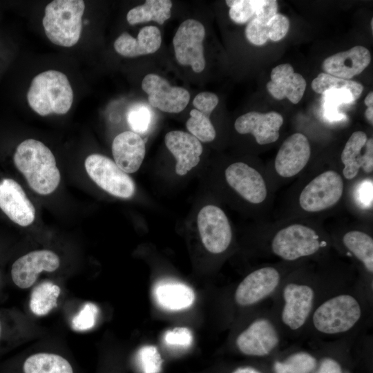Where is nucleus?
I'll use <instances>...</instances> for the list:
<instances>
[{
  "label": "nucleus",
  "mask_w": 373,
  "mask_h": 373,
  "mask_svg": "<svg viewBox=\"0 0 373 373\" xmlns=\"http://www.w3.org/2000/svg\"><path fill=\"white\" fill-rule=\"evenodd\" d=\"M137 360L144 373H156L160 370L162 359L154 345H144L137 352Z\"/></svg>",
  "instance_id": "36"
},
{
  "label": "nucleus",
  "mask_w": 373,
  "mask_h": 373,
  "mask_svg": "<svg viewBox=\"0 0 373 373\" xmlns=\"http://www.w3.org/2000/svg\"><path fill=\"white\" fill-rule=\"evenodd\" d=\"M367 140V135L361 131L354 132L347 141L341 153V161L344 164L343 173L347 180L354 179L361 168L363 154L361 152Z\"/></svg>",
  "instance_id": "27"
},
{
  "label": "nucleus",
  "mask_w": 373,
  "mask_h": 373,
  "mask_svg": "<svg viewBox=\"0 0 373 373\" xmlns=\"http://www.w3.org/2000/svg\"><path fill=\"white\" fill-rule=\"evenodd\" d=\"M198 227L201 240L209 252L220 254L229 246L231 228L220 208L214 205L202 207L198 215Z\"/></svg>",
  "instance_id": "9"
},
{
  "label": "nucleus",
  "mask_w": 373,
  "mask_h": 373,
  "mask_svg": "<svg viewBox=\"0 0 373 373\" xmlns=\"http://www.w3.org/2000/svg\"><path fill=\"white\" fill-rule=\"evenodd\" d=\"M219 102L218 96L210 92H202L198 94L193 100L195 109L204 114L210 115Z\"/></svg>",
  "instance_id": "42"
},
{
  "label": "nucleus",
  "mask_w": 373,
  "mask_h": 373,
  "mask_svg": "<svg viewBox=\"0 0 373 373\" xmlns=\"http://www.w3.org/2000/svg\"><path fill=\"white\" fill-rule=\"evenodd\" d=\"M314 373H343L339 363L334 359L326 358L321 361Z\"/></svg>",
  "instance_id": "45"
},
{
  "label": "nucleus",
  "mask_w": 373,
  "mask_h": 373,
  "mask_svg": "<svg viewBox=\"0 0 373 373\" xmlns=\"http://www.w3.org/2000/svg\"><path fill=\"white\" fill-rule=\"evenodd\" d=\"M267 25L269 39L272 41H278L288 32L289 21L284 15L277 13L269 20Z\"/></svg>",
  "instance_id": "41"
},
{
  "label": "nucleus",
  "mask_w": 373,
  "mask_h": 373,
  "mask_svg": "<svg viewBox=\"0 0 373 373\" xmlns=\"http://www.w3.org/2000/svg\"><path fill=\"white\" fill-rule=\"evenodd\" d=\"M60 265L59 256L48 249L35 250L19 258L12 265L14 283L21 289L32 287L42 271L52 272Z\"/></svg>",
  "instance_id": "11"
},
{
  "label": "nucleus",
  "mask_w": 373,
  "mask_h": 373,
  "mask_svg": "<svg viewBox=\"0 0 373 373\" xmlns=\"http://www.w3.org/2000/svg\"><path fill=\"white\" fill-rule=\"evenodd\" d=\"M190 116L186 123V127L191 134L200 142H209L213 141L216 133L209 116L195 108L190 111Z\"/></svg>",
  "instance_id": "32"
},
{
  "label": "nucleus",
  "mask_w": 373,
  "mask_h": 373,
  "mask_svg": "<svg viewBox=\"0 0 373 373\" xmlns=\"http://www.w3.org/2000/svg\"><path fill=\"white\" fill-rule=\"evenodd\" d=\"M127 122L133 132L137 134L146 133L152 121V113L149 106L136 104L129 108L126 114Z\"/></svg>",
  "instance_id": "34"
},
{
  "label": "nucleus",
  "mask_w": 373,
  "mask_h": 373,
  "mask_svg": "<svg viewBox=\"0 0 373 373\" xmlns=\"http://www.w3.org/2000/svg\"><path fill=\"white\" fill-rule=\"evenodd\" d=\"M98 314L97 305L92 303H86L72 321V327L76 331H84L92 328L96 322Z\"/></svg>",
  "instance_id": "37"
},
{
  "label": "nucleus",
  "mask_w": 373,
  "mask_h": 373,
  "mask_svg": "<svg viewBox=\"0 0 373 373\" xmlns=\"http://www.w3.org/2000/svg\"><path fill=\"white\" fill-rule=\"evenodd\" d=\"M361 315L357 300L347 294L333 297L321 304L313 315V323L319 332L335 334L352 329Z\"/></svg>",
  "instance_id": "4"
},
{
  "label": "nucleus",
  "mask_w": 373,
  "mask_h": 373,
  "mask_svg": "<svg viewBox=\"0 0 373 373\" xmlns=\"http://www.w3.org/2000/svg\"><path fill=\"white\" fill-rule=\"evenodd\" d=\"M280 281V274L274 267H267L247 275L238 286L235 300L241 306L254 305L271 294Z\"/></svg>",
  "instance_id": "14"
},
{
  "label": "nucleus",
  "mask_w": 373,
  "mask_h": 373,
  "mask_svg": "<svg viewBox=\"0 0 373 373\" xmlns=\"http://www.w3.org/2000/svg\"><path fill=\"white\" fill-rule=\"evenodd\" d=\"M229 185L240 196L253 204L262 202L267 197L265 182L255 169L244 162H235L225 170Z\"/></svg>",
  "instance_id": "13"
},
{
  "label": "nucleus",
  "mask_w": 373,
  "mask_h": 373,
  "mask_svg": "<svg viewBox=\"0 0 373 373\" xmlns=\"http://www.w3.org/2000/svg\"><path fill=\"white\" fill-rule=\"evenodd\" d=\"M324 116L329 121H340L346 115L339 112V106L354 102L352 93L346 89H332L323 95Z\"/></svg>",
  "instance_id": "31"
},
{
  "label": "nucleus",
  "mask_w": 373,
  "mask_h": 373,
  "mask_svg": "<svg viewBox=\"0 0 373 373\" xmlns=\"http://www.w3.org/2000/svg\"><path fill=\"white\" fill-rule=\"evenodd\" d=\"M30 107L38 115H64L73 102V91L66 75L48 70L36 75L27 93Z\"/></svg>",
  "instance_id": "2"
},
{
  "label": "nucleus",
  "mask_w": 373,
  "mask_h": 373,
  "mask_svg": "<svg viewBox=\"0 0 373 373\" xmlns=\"http://www.w3.org/2000/svg\"><path fill=\"white\" fill-rule=\"evenodd\" d=\"M260 0H227L230 19L239 24L245 23L255 16Z\"/></svg>",
  "instance_id": "35"
},
{
  "label": "nucleus",
  "mask_w": 373,
  "mask_h": 373,
  "mask_svg": "<svg viewBox=\"0 0 373 373\" xmlns=\"http://www.w3.org/2000/svg\"><path fill=\"white\" fill-rule=\"evenodd\" d=\"M164 142L177 160L175 172L178 175H186L200 162L202 146L191 134L182 131H172L166 134Z\"/></svg>",
  "instance_id": "19"
},
{
  "label": "nucleus",
  "mask_w": 373,
  "mask_h": 373,
  "mask_svg": "<svg viewBox=\"0 0 373 373\" xmlns=\"http://www.w3.org/2000/svg\"><path fill=\"white\" fill-rule=\"evenodd\" d=\"M283 123V117L277 112L251 111L238 117L234 127L240 134H252L258 144L264 145L278 140Z\"/></svg>",
  "instance_id": "17"
},
{
  "label": "nucleus",
  "mask_w": 373,
  "mask_h": 373,
  "mask_svg": "<svg viewBox=\"0 0 373 373\" xmlns=\"http://www.w3.org/2000/svg\"><path fill=\"white\" fill-rule=\"evenodd\" d=\"M364 103L367 107L373 106V92H370L365 97Z\"/></svg>",
  "instance_id": "48"
},
{
  "label": "nucleus",
  "mask_w": 373,
  "mask_h": 373,
  "mask_svg": "<svg viewBox=\"0 0 373 373\" xmlns=\"http://www.w3.org/2000/svg\"><path fill=\"white\" fill-rule=\"evenodd\" d=\"M283 298L282 321L290 329H297L304 325L311 312L314 290L308 285L289 283L284 288Z\"/></svg>",
  "instance_id": "18"
},
{
  "label": "nucleus",
  "mask_w": 373,
  "mask_h": 373,
  "mask_svg": "<svg viewBox=\"0 0 373 373\" xmlns=\"http://www.w3.org/2000/svg\"><path fill=\"white\" fill-rule=\"evenodd\" d=\"M60 287L51 282H44L37 285L32 290L30 299L31 312L39 316L48 314L57 305V298L60 294Z\"/></svg>",
  "instance_id": "28"
},
{
  "label": "nucleus",
  "mask_w": 373,
  "mask_h": 373,
  "mask_svg": "<svg viewBox=\"0 0 373 373\" xmlns=\"http://www.w3.org/2000/svg\"><path fill=\"white\" fill-rule=\"evenodd\" d=\"M85 10L82 0H55L45 8L42 19L44 32L55 45L72 47L80 39Z\"/></svg>",
  "instance_id": "3"
},
{
  "label": "nucleus",
  "mask_w": 373,
  "mask_h": 373,
  "mask_svg": "<svg viewBox=\"0 0 373 373\" xmlns=\"http://www.w3.org/2000/svg\"><path fill=\"white\" fill-rule=\"evenodd\" d=\"M112 153L119 168L126 173H135L140 169L145 156L144 141L133 131L122 132L113 141Z\"/></svg>",
  "instance_id": "22"
},
{
  "label": "nucleus",
  "mask_w": 373,
  "mask_h": 373,
  "mask_svg": "<svg viewBox=\"0 0 373 373\" xmlns=\"http://www.w3.org/2000/svg\"><path fill=\"white\" fill-rule=\"evenodd\" d=\"M365 150L361 168L365 173H371L373 170V140L369 138L365 144Z\"/></svg>",
  "instance_id": "44"
},
{
  "label": "nucleus",
  "mask_w": 373,
  "mask_h": 373,
  "mask_svg": "<svg viewBox=\"0 0 373 373\" xmlns=\"http://www.w3.org/2000/svg\"><path fill=\"white\" fill-rule=\"evenodd\" d=\"M311 149L307 137L296 133L288 137L282 144L275 159V169L283 178L298 174L307 164Z\"/></svg>",
  "instance_id": "16"
},
{
  "label": "nucleus",
  "mask_w": 373,
  "mask_h": 373,
  "mask_svg": "<svg viewBox=\"0 0 373 373\" xmlns=\"http://www.w3.org/2000/svg\"><path fill=\"white\" fill-rule=\"evenodd\" d=\"M365 117L367 120L371 124H373V106L367 107L365 111Z\"/></svg>",
  "instance_id": "47"
},
{
  "label": "nucleus",
  "mask_w": 373,
  "mask_h": 373,
  "mask_svg": "<svg viewBox=\"0 0 373 373\" xmlns=\"http://www.w3.org/2000/svg\"><path fill=\"white\" fill-rule=\"evenodd\" d=\"M162 37L160 30L153 26L143 27L137 39L126 32H122L115 41L116 52L126 57H135L155 52L160 47Z\"/></svg>",
  "instance_id": "23"
},
{
  "label": "nucleus",
  "mask_w": 373,
  "mask_h": 373,
  "mask_svg": "<svg viewBox=\"0 0 373 373\" xmlns=\"http://www.w3.org/2000/svg\"><path fill=\"white\" fill-rule=\"evenodd\" d=\"M370 61L369 50L362 46H356L327 57L322 63V68L330 75L350 79L361 73Z\"/></svg>",
  "instance_id": "20"
},
{
  "label": "nucleus",
  "mask_w": 373,
  "mask_h": 373,
  "mask_svg": "<svg viewBox=\"0 0 373 373\" xmlns=\"http://www.w3.org/2000/svg\"><path fill=\"white\" fill-rule=\"evenodd\" d=\"M204 26L198 21L189 19L178 27L173 39L175 59L182 66H190L197 73L205 68L203 41Z\"/></svg>",
  "instance_id": "7"
},
{
  "label": "nucleus",
  "mask_w": 373,
  "mask_h": 373,
  "mask_svg": "<svg viewBox=\"0 0 373 373\" xmlns=\"http://www.w3.org/2000/svg\"><path fill=\"white\" fill-rule=\"evenodd\" d=\"M321 246L316 232L300 224H291L280 229L271 242L274 254L286 260H295L312 255Z\"/></svg>",
  "instance_id": "6"
},
{
  "label": "nucleus",
  "mask_w": 373,
  "mask_h": 373,
  "mask_svg": "<svg viewBox=\"0 0 373 373\" xmlns=\"http://www.w3.org/2000/svg\"><path fill=\"white\" fill-rule=\"evenodd\" d=\"M142 88L148 95L149 104L166 113L182 111L190 100L187 90L172 86L166 79L156 74L146 75L142 79Z\"/></svg>",
  "instance_id": "10"
},
{
  "label": "nucleus",
  "mask_w": 373,
  "mask_h": 373,
  "mask_svg": "<svg viewBox=\"0 0 373 373\" xmlns=\"http://www.w3.org/2000/svg\"><path fill=\"white\" fill-rule=\"evenodd\" d=\"M0 209L15 223L27 227L35 218V209L21 186L15 180L0 181Z\"/></svg>",
  "instance_id": "12"
},
{
  "label": "nucleus",
  "mask_w": 373,
  "mask_h": 373,
  "mask_svg": "<svg viewBox=\"0 0 373 373\" xmlns=\"http://www.w3.org/2000/svg\"><path fill=\"white\" fill-rule=\"evenodd\" d=\"M267 23L255 17L250 20L245 28V36L248 41L256 46L265 44L269 39Z\"/></svg>",
  "instance_id": "38"
},
{
  "label": "nucleus",
  "mask_w": 373,
  "mask_h": 373,
  "mask_svg": "<svg viewBox=\"0 0 373 373\" xmlns=\"http://www.w3.org/2000/svg\"><path fill=\"white\" fill-rule=\"evenodd\" d=\"M84 166L91 180L112 195L123 199L134 195L136 190L134 181L109 157L91 154L86 158Z\"/></svg>",
  "instance_id": "5"
},
{
  "label": "nucleus",
  "mask_w": 373,
  "mask_h": 373,
  "mask_svg": "<svg viewBox=\"0 0 373 373\" xmlns=\"http://www.w3.org/2000/svg\"><path fill=\"white\" fill-rule=\"evenodd\" d=\"M279 338L273 324L267 319L254 321L236 339L238 350L249 356L269 354L278 344Z\"/></svg>",
  "instance_id": "15"
},
{
  "label": "nucleus",
  "mask_w": 373,
  "mask_h": 373,
  "mask_svg": "<svg viewBox=\"0 0 373 373\" xmlns=\"http://www.w3.org/2000/svg\"><path fill=\"white\" fill-rule=\"evenodd\" d=\"M164 341L169 346L186 347L191 345L193 334L188 327H176L165 332Z\"/></svg>",
  "instance_id": "39"
},
{
  "label": "nucleus",
  "mask_w": 373,
  "mask_h": 373,
  "mask_svg": "<svg viewBox=\"0 0 373 373\" xmlns=\"http://www.w3.org/2000/svg\"><path fill=\"white\" fill-rule=\"evenodd\" d=\"M23 373H75L65 357L54 353L39 352L28 356L22 365Z\"/></svg>",
  "instance_id": "25"
},
{
  "label": "nucleus",
  "mask_w": 373,
  "mask_h": 373,
  "mask_svg": "<svg viewBox=\"0 0 373 373\" xmlns=\"http://www.w3.org/2000/svg\"><path fill=\"white\" fill-rule=\"evenodd\" d=\"M171 7L170 0H146L144 4L131 9L126 19L131 25L151 21L162 25L170 18Z\"/></svg>",
  "instance_id": "26"
},
{
  "label": "nucleus",
  "mask_w": 373,
  "mask_h": 373,
  "mask_svg": "<svg viewBox=\"0 0 373 373\" xmlns=\"http://www.w3.org/2000/svg\"><path fill=\"white\" fill-rule=\"evenodd\" d=\"M277 1L260 0V5L254 17L265 23H267L269 20L277 14Z\"/></svg>",
  "instance_id": "43"
},
{
  "label": "nucleus",
  "mask_w": 373,
  "mask_h": 373,
  "mask_svg": "<svg viewBox=\"0 0 373 373\" xmlns=\"http://www.w3.org/2000/svg\"><path fill=\"white\" fill-rule=\"evenodd\" d=\"M311 86L314 92L321 95L332 89L348 90L352 93L354 101L363 90V86L357 82L336 77L325 73L318 74Z\"/></svg>",
  "instance_id": "30"
},
{
  "label": "nucleus",
  "mask_w": 373,
  "mask_h": 373,
  "mask_svg": "<svg viewBox=\"0 0 373 373\" xmlns=\"http://www.w3.org/2000/svg\"><path fill=\"white\" fill-rule=\"evenodd\" d=\"M316 365V359L306 352L291 354L284 361L274 363L276 373H311Z\"/></svg>",
  "instance_id": "33"
},
{
  "label": "nucleus",
  "mask_w": 373,
  "mask_h": 373,
  "mask_svg": "<svg viewBox=\"0 0 373 373\" xmlns=\"http://www.w3.org/2000/svg\"><path fill=\"white\" fill-rule=\"evenodd\" d=\"M373 182L372 180H363L354 189V198L358 206L363 209H370L373 204Z\"/></svg>",
  "instance_id": "40"
},
{
  "label": "nucleus",
  "mask_w": 373,
  "mask_h": 373,
  "mask_svg": "<svg viewBox=\"0 0 373 373\" xmlns=\"http://www.w3.org/2000/svg\"><path fill=\"white\" fill-rule=\"evenodd\" d=\"M153 296L160 307L169 311L187 309L195 300L194 291L189 285L171 279L156 283L153 288Z\"/></svg>",
  "instance_id": "24"
},
{
  "label": "nucleus",
  "mask_w": 373,
  "mask_h": 373,
  "mask_svg": "<svg viewBox=\"0 0 373 373\" xmlns=\"http://www.w3.org/2000/svg\"><path fill=\"white\" fill-rule=\"evenodd\" d=\"M232 373H261L258 370L250 366H242L236 369Z\"/></svg>",
  "instance_id": "46"
},
{
  "label": "nucleus",
  "mask_w": 373,
  "mask_h": 373,
  "mask_svg": "<svg viewBox=\"0 0 373 373\" xmlns=\"http://www.w3.org/2000/svg\"><path fill=\"white\" fill-rule=\"evenodd\" d=\"M13 160L36 193L48 195L59 186L61 175L55 157L43 142L34 139L23 141L17 146Z\"/></svg>",
  "instance_id": "1"
},
{
  "label": "nucleus",
  "mask_w": 373,
  "mask_h": 373,
  "mask_svg": "<svg viewBox=\"0 0 373 373\" xmlns=\"http://www.w3.org/2000/svg\"><path fill=\"white\" fill-rule=\"evenodd\" d=\"M343 192V181L341 175L334 171H327L305 186L299 197V204L305 211H321L336 204Z\"/></svg>",
  "instance_id": "8"
},
{
  "label": "nucleus",
  "mask_w": 373,
  "mask_h": 373,
  "mask_svg": "<svg viewBox=\"0 0 373 373\" xmlns=\"http://www.w3.org/2000/svg\"><path fill=\"white\" fill-rule=\"evenodd\" d=\"M343 242L345 246L364 265L367 270L373 272V240L360 231L347 232Z\"/></svg>",
  "instance_id": "29"
},
{
  "label": "nucleus",
  "mask_w": 373,
  "mask_h": 373,
  "mask_svg": "<svg viewBox=\"0 0 373 373\" xmlns=\"http://www.w3.org/2000/svg\"><path fill=\"white\" fill-rule=\"evenodd\" d=\"M271 80L266 84L268 92L276 99H288L291 103H298L305 93L306 81L299 73H294L289 64H280L274 68Z\"/></svg>",
  "instance_id": "21"
}]
</instances>
